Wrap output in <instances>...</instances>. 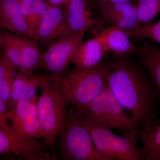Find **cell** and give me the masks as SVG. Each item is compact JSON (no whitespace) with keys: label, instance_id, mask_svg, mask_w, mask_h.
<instances>
[{"label":"cell","instance_id":"cb8c5ba5","mask_svg":"<svg viewBox=\"0 0 160 160\" xmlns=\"http://www.w3.org/2000/svg\"><path fill=\"white\" fill-rule=\"evenodd\" d=\"M8 105L9 103L0 99V127L9 126L7 116Z\"/></svg>","mask_w":160,"mask_h":160},{"label":"cell","instance_id":"ac0fdd59","mask_svg":"<svg viewBox=\"0 0 160 160\" xmlns=\"http://www.w3.org/2000/svg\"><path fill=\"white\" fill-rule=\"evenodd\" d=\"M138 137L144 159L160 160V116L143 126Z\"/></svg>","mask_w":160,"mask_h":160},{"label":"cell","instance_id":"4fadbf2b","mask_svg":"<svg viewBox=\"0 0 160 160\" xmlns=\"http://www.w3.org/2000/svg\"><path fill=\"white\" fill-rule=\"evenodd\" d=\"M63 9L71 33L85 35L98 22L88 0H71Z\"/></svg>","mask_w":160,"mask_h":160},{"label":"cell","instance_id":"ffe728a7","mask_svg":"<svg viewBox=\"0 0 160 160\" xmlns=\"http://www.w3.org/2000/svg\"><path fill=\"white\" fill-rule=\"evenodd\" d=\"M21 9L35 35L49 7L46 0H19Z\"/></svg>","mask_w":160,"mask_h":160},{"label":"cell","instance_id":"6da1fadb","mask_svg":"<svg viewBox=\"0 0 160 160\" xmlns=\"http://www.w3.org/2000/svg\"><path fill=\"white\" fill-rule=\"evenodd\" d=\"M107 83L125 109L143 126L156 115V88L146 69L129 55L117 56L104 62Z\"/></svg>","mask_w":160,"mask_h":160},{"label":"cell","instance_id":"7a4b0ae2","mask_svg":"<svg viewBox=\"0 0 160 160\" xmlns=\"http://www.w3.org/2000/svg\"><path fill=\"white\" fill-rule=\"evenodd\" d=\"M40 88L37 107L43 139L53 153L58 136L69 119L68 111L60 92L58 76L44 75Z\"/></svg>","mask_w":160,"mask_h":160},{"label":"cell","instance_id":"9c48e42d","mask_svg":"<svg viewBox=\"0 0 160 160\" xmlns=\"http://www.w3.org/2000/svg\"><path fill=\"white\" fill-rule=\"evenodd\" d=\"M48 150L49 148L44 141L21 137L13 133L9 126L0 127L1 154H12L27 160L59 159L57 157L51 156Z\"/></svg>","mask_w":160,"mask_h":160},{"label":"cell","instance_id":"3957f363","mask_svg":"<svg viewBox=\"0 0 160 160\" xmlns=\"http://www.w3.org/2000/svg\"><path fill=\"white\" fill-rule=\"evenodd\" d=\"M83 117L103 128L130 132L138 135L141 126L127 115L107 82L99 93L85 106L73 107Z\"/></svg>","mask_w":160,"mask_h":160},{"label":"cell","instance_id":"7c38bea8","mask_svg":"<svg viewBox=\"0 0 160 160\" xmlns=\"http://www.w3.org/2000/svg\"><path fill=\"white\" fill-rule=\"evenodd\" d=\"M95 6L103 19L112 26L130 30L140 25L134 3L97 2Z\"/></svg>","mask_w":160,"mask_h":160},{"label":"cell","instance_id":"2e32d148","mask_svg":"<svg viewBox=\"0 0 160 160\" xmlns=\"http://www.w3.org/2000/svg\"><path fill=\"white\" fill-rule=\"evenodd\" d=\"M97 36L106 51L112 52L115 55H129L134 53L138 48L124 30L117 26L106 28Z\"/></svg>","mask_w":160,"mask_h":160},{"label":"cell","instance_id":"8992f818","mask_svg":"<svg viewBox=\"0 0 160 160\" xmlns=\"http://www.w3.org/2000/svg\"><path fill=\"white\" fill-rule=\"evenodd\" d=\"M69 119L61 134V156L66 160H111L98 151L89 132L78 121Z\"/></svg>","mask_w":160,"mask_h":160},{"label":"cell","instance_id":"484cf974","mask_svg":"<svg viewBox=\"0 0 160 160\" xmlns=\"http://www.w3.org/2000/svg\"><path fill=\"white\" fill-rule=\"evenodd\" d=\"M104 1L105 0H93L95 2H104Z\"/></svg>","mask_w":160,"mask_h":160},{"label":"cell","instance_id":"30bf717a","mask_svg":"<svg viewBox=\"0 0 160 160\" xmlns=\"http://www.w3.org/2000/svg\"><path fill=\"white\" fill-rule=\"evenodd\" d=\"M38 102L21 101L8 111L9 129L21 137L43 138L38 113Z\"/></svg>","mask_w":160,"mask_h":160},{"label":"cell","instance_id":"603a6c76","mask_svg":"<svg viewBox=\"0 0 160 160\" xmlns=\"http://www.w3.org/2000/svg\"><path fill=\"white\" fill-rule=\"evenodd\" d=\"M123 29L129 38L136 39L146 38L160 44V20L156 22L140 24L130 30Z\"/></svg>","mask_w":160,"mask_h":160},{"label":"cell","instance_id":"9a60e30c","mask_svg":"<svg viewBox=\"0 0 160 160\" xmlns=\"http://www.w3.org/2000/svg\"><path fill=\"white\" fill-rule=\"evenodd\" d=\"M43 78L44 75H36L32 70L18 69L9 94V105L13 106L21 101L38 102L37 91L42 85Z\"/></svg>","mask_w":160,"mask_h":160},{"label":"cell","instance_id":"5bb4252c","mask_svg":"<svg viewBox=\"0 0 160 160\" xmlns=\"http://www.w3.org/2000/svg\"><path fill=\"white\" fill-rule=\"evenodd\" d=\"M0 26L18 35L34 39L35 33L26 22L19 0H0Z\"/></svg>","mask_w":160,"mask_h":160},{"label":"cell","instance_id":"e0dca14e","mask_svg":"<svg viewBox=\"0 0 160 160\" xmlns=\"http://www.w3.org/2000/svg\"><path fill=\"white\" fill-rule=\"evenodd\" d=\"M138 62L149 73L160 98V46L146 42L134 52Z\"/></svg>","mask_w":160,"mask_h":160},{"label":"cell","instance_id":"8fae6325","mask_svg":"<svg viewBox=\"0 0 160 160\" xmlns=\"http://www.w3.org/2000/svg\"><path fill=\"white\" fill-rule=\"evenodd\" d=\"M71 33L63 8L49 4L33 41L47 47Z\"/></svg>","mask_w":160,"mask_h":160},{"label":"cell","instance_id":"ba28073f","mask_svg":"<svg viewBox=\"0 0 160 160\" xmlns=\"http://www.w3.org/2000/svg\"><path fill=\"white\" fill-rule=\"evenodd\" d=\"M0 48L1 54L18 69L36 68L42 54L33 40L3 29L0 32Z\"/></svg>","mask_w":160,"mask_h":160},{"label":"cell","instance_id":"52a82bcc","mask_svg":"<svg viewBox=\"0 0 160 160\" xmlns=\"http://www.w3.org/2000/svg\"><path fill=\"white\" fill-rule=\"evenodd\" d=\"M84 37V35L71 32L52 44L41 54L36 68L46 69L54 75H63L73 63Z\"/></svg>","mask_w":160,"mask_h":160},{"label":"cell","instance_id":"277c9868","mask_svg":"<svg viewBox=\"0 0 160 160\" xmlns=\"http://www.w3.org/2000/svg\"><path fill=\"white\" fill-rule=\"evenodd\" d=\"M68 111L69 118L78 121L88 132L98 151L110 160L144 159L142 149L138 146V135L124 132L118 135L111 130L89 122L73 107H70Z\"/></svg>","mask_w":160,"mask_h":160},{"label":"cell","instance_id":"7402d4cb","mask_svg":"<svg viewBox=\"0 0 160 160\" xmlns=\"http://www.w3.org/2000/svg\"><path fill=\"white\" fill-rule=\"evenodd\" d=\"M140 24L149 22L160 12V0H135Z\"/></svg>","mask_w":160,"mask_h":160},{"label":"cell","instance_id":"d4e9b609","mask_svg":"<svg viewBox=\"0 0 160 160\" xmlns=\"http://www.w3.org/2000/svg\"><path fill=\"white\" fill-rule=\"evenodd\" d=\"M49 4L58 7L64 8L66 4H68L71 0H46Z\"/></svg>","mask_w":160,"mask_h":160},{"label":"cell","instance_id":"44dd1931","mask_svg":"<svg viewBox=\"0 0 160 160\" xmlns=\"http://www.w3.org/2000/svg\"><path fill=\"white\" fill-rule=\"evenodd\" d=\"M18 69L6 58L1 54L0 59V99L9 103V94Z\"/></svg>","mask_w":160,"mask_h":160},{"label":"cell","instance_id":"d6986e66","mask_svg":"<svg viewBox=\"0 0 160 160\" xmlns=\"http://www.w3.org/2000/svg\"><path fill=\"white\" fill-rule=\"evenodd\" d=\"M107 52L98 36L86 42L80 46L73 64L75 68L93 67L101 64Z\"/></svg>","mask_w":160,"mask_h":160},{"label":"cell","instance_id":"5b68a950","mask_svg":"<svg viewBox=\"0 0 160 160\" xmlns=\"http://www.w3.org/2000/svg\"><path fill=\"white\" fill-rule=\"evenodd\" d=\"M107 82L104 63L93 67L74 68L73 71L58 76L60 92L66 105L85 106L99 93Z\"/></svg>","mask_w":160,"mask_h":160}]
</instances>
